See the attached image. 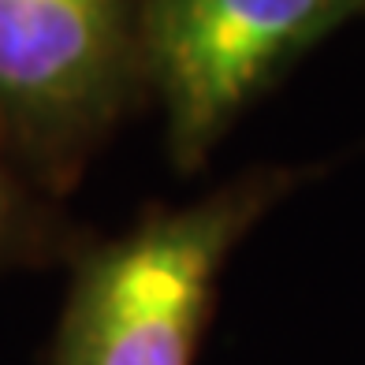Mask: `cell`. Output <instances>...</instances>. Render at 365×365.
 <instances>
[{"label":"cell","mask_w":365,"mask_h":365,"mask_svg":"<svg viewBox=\"0 0 365 365\" xmlns=\"http://www.w3.org/2000/svg\"><path fill=\"white\" fill-rule=\"evenodd\" d=\"M284 175H246L82 257L53 365H197L217 279Z\"/></svg>","instance_id":"6da1fadb"},{"label":"cell","mask_w":365,"mask_h":365,"mask_svg":"<svg viewBox=\"0 0 365 365\" xmlns=\"http://www.w3.org/2000/svg\"><path fill=\"white\" fill-rule=\"evenodd\" d=\"M19 227H23V194L15 187V179L8 175V168L0 164V250L11 246Z\"/></svg>","instance_id":"277c9868"},{"label":"cell","mask_w":365,"mask_h":365,"mask_svg":"<svg viewBox=\"0 0 365 365\" xmlns=\"http://www.w3.org/2000/svg\"><path fill=\"white\" fill-rule=\"evenodd\" d=\"M135 0H0V123L63 157L112 120L142 53Z\"/></svg>","instance_id":"3957f363"},{"label":"cell","mask_w":365,"mask_h":365,"mask_svg":"<svg viewBox=\"0 0 365 365\" xmlns=\"http://www.w3.org/2000/svg\"><path fill=\"white\" fill-rule=\"evenodd\" d=\"M361 0H142V60L168 115L172 157L190 168L246 101Z\"/></svg>","instance_id":"7a4b0ae2"}]
</instances>
